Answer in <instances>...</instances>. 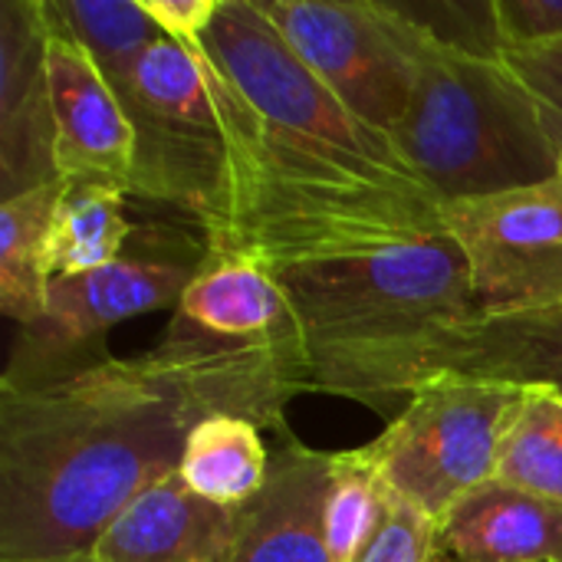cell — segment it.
Masks as SVG:
<instances>
[{"mask_svg":"<svg viewBox=\"0 0 562 562\" xmlns=\"http://www.w3.org/2000/svg\"><path fill=\"white\" fill-rule=\"evenodd\" d=\"M63 178L0 201V310L13 323L33 326L49 290V224Z\"/></svg>","mask_w":562,"mask_h":562,"instance_id":"19","label":"cell"},{"mask_svg":"<svg viewBox=\"0 0 562 562\" xmlns=\"http://www.w3.org/2000/svg\"><path fill=\"white\" fill-rule=\"evenodd\" d=\"M501 53L562 40V0H494Z\"/></svg>","mask_w":562,"mask_h":562,"instance_id":"25","label":"cell"},{"mask_svg":"<svg viewBox=\"0 0 562 562\" xmlns=\"http://www.w3.org/2000/svg\"><path fill=\"white\" fill-rule=\"evenodd\" d=\"M389 138L445 204L537 188L560 175V128L501 56L441 43L428 26L412 105Z\"/></svg>","mask_w":562,"mask_h":562,"instance_id":"4","label":"cell"},{"mask_svg":"<svg viewBox=\"0 0 562 562\" xmlns=\"http://www.w3.org/2000/svg\"><path fill=\"white\" fill-rule=\"evenodd\" d=\"M66 562H95L92 557H76V560H66Z\"/></svg>","mask_w":562,"mask_h":562,"instance_id":"27","label":"cell"},{"mask_svg":"<svg viewBox=\"0 0 562 562\" xmlns=\"http://www.w3.org/2000/svg\"><path fill=\"white\" fill-rule=\"evenodd\" d=\"M273 454L263 448L260 428L240 415H211L204 418L178 464L184 487L217 507H244L267 484Z\"/></svg>","mask_w":562,"mask_h":562,"instance_id":"18","label":"cell"},{"mask_svg":"<svg viewBox=\"0 0 562 562\" xmlns=\"http://www.w3.org/2000/svg\"><path fill=\"white\" fill-rule=\"evenodd\" d=\"M66 30L86 46L109 86L115 89L138 59L165 40L142 0H49Z\"/></svg>","mask_w":562,"mask_h":562,"instance_id":"21","label":"cell"},{"mask_svg":"<svg viewBox=\"0 0 562 562\" xmlns=\"http://www.w3.org/2000/svg\"><path fill=\"white\" fill-rule=\"evenodd\" d=\"M438 524L382 487V517L356 562H435Z\"/></svg>","mask_w":562,"mask_h":562,"instance_id":"23","label":"cell"},{"mask_svg":"<svg viewBox=\"0 0 562 562\" xmlns=\"http://www.w3.org/2000/svg\"><path fill=\"white\" fill-rule=\"evenodd\" d=\"M115 92L135 135L128 191L188 214L207 244L227 214V148L198 59L165 36Z\"/></svg>","mask_w":562,"mask_h":562,"instance_id":"5","label":"cell"},{"mask_svg":"<svg viewBox=\"0 0 562 562\" xmlns=\"http://www.w3.org/2000/svg\"><path fill=\"white\" fill-rule=\"evenodd\" d=\"M273 277L290 310L303 392L372 408L382 379L412 346L474 316L471 270L448 234Z\"/></svg>","mask_w":562,"mask_h":562,"instance_id":"3","label":"cell"},{"mask_svg":"<svg viewBox=\"0 0 562 562\" xmlns=\"http://www.w3.org/2000/svg\"><path fill=\"white\" fill-rule=\"evenodd\" d=\"M458 375L481 382H507L520 389H550L562 395V306L471 316L454 326L431 329L382 379L375 408L422 389L431 379Z\"/></svg>","mask_w":562,"mask_h":562,"instance_id":"10","label":"cell"},{"mask_svg":"<svg viewBox=\"0 0 562 562\" xmlns=\"http://www.w3.org/2000/svg\"><path fill=\"white\" fill-rule=\"evenodd\" d=\"M132 237V247L115 263L49 280L43 316L20 329L7 375L26 379L63 369L112 326L151 310H178L184 290L207 263V247H194L165 227L135 231Z\"/></svg>","mask_w":562,"mask_h":562,"instance_id":"8","label":"cell"},{"mask_svg":"<svg viewBox=\"0 0 562 562\" xmlns=\"http://www.w3.org/2000/svg\"><path fill=\"white\" fill-rule=\"evenodd\" d=\"M290 49L366 125L392 135L415 92L422 26L389 0L260 3Z\"/></svg>","mask_w":562,"mask_h":562,"instance_id":"7","label":"cell"},{"mask_svg":"<svg viewBox=\"0 0 562 562\" xmlns=\"http://www.w3.org/2000/svg\"><path fill=\"white\" fill-rule=\"evenodd\" d=\"M217 3L221 0H142L145 13L161 26V33L184 49L201 40L204 26L217 13Z\"/></svg>","mask_w":562,"mask_h":562,"instance_id":"26","label":"cell"},{"mask_svg":"<svg viewBox=\"0 0 562 562\" xmlns=\"http://www.w3.org/2000/svg\"><path fill=\"white\" fill-rule=\"evenodd\" d=\"M211 339L254 342L286 333L290 310L277 277L244 257H207L204 270L184 290L175 319Z\"/></svg>","mask_w":562,"mask_h":562,"instance_id":"16","label":"cell"},{"mask_svg":"<svg viewBox=\"0 0 562 562\" xmlns=\"http://www.w3.org/2000/svg\"><path fill=\"white\" fill-rule=\"evenodd\" d=\"M132 194L122 184L95 178H63V191L49 224V273L76 277L115 263L135 227L125 217Z\"/></svg>","mask_w":562,"mask_h":562,"instance_id":"17","label":"cell"},{"mask_svg":"<svg viewBox=\"0 0 562 562\" xmlns=\"http://www.w3.org/2000/svg\"><path fill=\"white\" fill-rule=\"evenodd\" d=\"M494 481L562 504V395L527 389L501 441Z\"/></svg>","mask_w":562,"mask_h":562,"instance_id":"20","label":"cell"},{"mask_svg":"<svg viewBox=\"0 0 562 562\" xmlns=\"http://www.w3.org/2000/svg\"><path fill=\"white\" fill-rule=\"evenodd\" d=\"M188 53L227 148V214L207 257L283 273L445 234V201L323 86L257 0H221Z\"/></svg>","mask_w":562,"mask_h":562,"instance_id":"2","label":"cell"},{"mask_svg":"<svg viewBox=\"0 0 562 562\" xmlns=\"http://www.w3.org/2000/svg\"><path fill=\"white\" fill-rule=\"evenodd\" d=\"M445 234L461 247L474 316L562 306V181L445 204Z\"/></svg>","mask_w":562,"mask_h":562,"instance_id":"9","label":"cell"},{"mask_svg":"<svg viewBox=\"0 0 562 562\" xmlns=\"http://www.w3.org/2000/svg\"><path fill=\"white\" fill-rule=\"evenodd\" d=\"M237 510L184 487L178 474L142 491L95 540V562H231Z\"/></svg>","mask_w":562,"mask_h":562,"instance_id":"14","label":"cell"},{"mask_svg":"<svg viewBox=\"0 0 562 562\" xmlns=\"http://www.w3.org/2000/svg\"><path fill=\"white\" fill-rule=\"evenodd\" d=\"M333 454L290 441L270 461L267 484L237 507L231 562H333L323 530Z\"/></svg>","mask_w":562,"mask_h":562,"instance_id":"13","label":"cell"},{"mask_svg":"<svg viewBox=\"0 0 562 562\" xmlns=\"http://www.w3.org/2000/svg\"><path fill=\"white\" fill-rule=\"evenodd\" d=\"M382 517V484L362 451H336L326 491L323 530L333 562H356Z\"/></svg>","mask_w":562,"mask_h":562,"instance_id":"22","label":"cell"},{"mask_svg":"<svg viewBox=\"0 0 562 562\" xmlns=\"http://www.w3.org/2000/svg\"><path fill=\"white\" fill-rule=\"evenodd\" d=\"M59 181L43 0L0 3V201Z\"/></svg>","mask_w":562,"mask_h":562,"instance_id":"12","label":"cell"},{"mask_svg":"<svg viewBox=\"0 0 562 562\" xmlns=\"http://www.w3.org/2000/svg\"><path fill=\"white\" fill-rule=\"evenodd\" d=\"M501 63L543 105V112L562 135V40L527 49H507L501 53Z\"/></svg>","mask_w":562,"mask_h":562,"instance_id":"24","label":"cell"},{"mask_svg":"<svg viewBox=\"0 0 562 562\" xmlns=\"http://www.w3.org/2000/svg\"><path fill=\"white\" fill-rule=\"evenodd\" d=\"M527 389L441 375L412 392L408 405L362 451L379 484L435 524L497 474L501 441Z\"/></svg>","mask_w":562,"mask_h":562,"instance_id":"6","label":"cell"},{"mask_svg":"<svg viewBox=\"0 0 562 562\" xmlns=\"http://www.w3.org/2000/svg\"><path fill=\"white\" fill-rule=\"evenodd\" d=\"M445 562H562V504L487 481L438 524Z\"/></svg>","mask_w":562,"mask_h":562,"instance_id":"15","label":"cell"},{"mask_svg":"<svg viewBox=\"0 0 562 562\" xmlns=\"http://www.w3.org/2000/svg\"><path fill=\"white\" fill-rule=\"evenodd\" d=\"M43 13L56 171L59 178H95L122 184L128 191L135 135L125 105L95 59L86 53V46L56 16L49 0H43Z\"/></svg>","mask_w":562,"mask_h":562,"instance_id":"11","label":"cell"},{"mask_svg":"<svg viewBox=\"0 0 562 562\" xmlns=\"http://www.w3.org/2000/svg\"><path fill=\"white\" fill-rule=\"evenodd\" d=\"M300 392L290 333L231 342L178 323L138 356L3 375L0 562L89 557L142 491L178 474L204 418L227 412L283 431V412Z\"/></svg>","mask_w":562,"mask_h":562,"instance_id":"1","label":"cell"},{"mask_svg":"<svg viewBox=\"0 0 562 562\" xmlns=\"http://www.w3.org/2000/svg\"><path fill=\"white\" fill-rule=\"evenodd\" d=\"M557 178H560V181H562V151H560V175H557Z\"/></svg>","mask_w":562,"mask_h":562,"instance_id":"28","label":"cell"}]
</instances>
